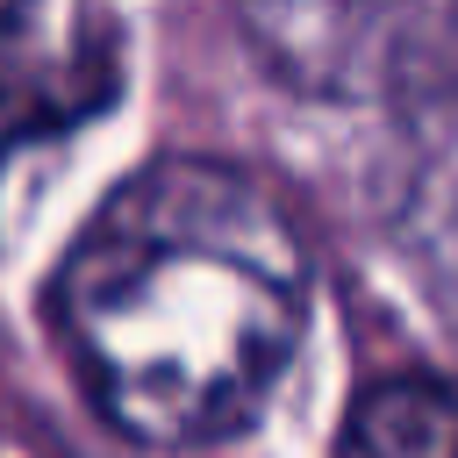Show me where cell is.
<instances>
[{
  "mask_svg": "<svg viewBox=\"0 0 458 458\" xmlns=\"http://www.w3.org/2000/svg\"><path fill=\"white\" fill-rule=\"evenodd\" d=\"M57 336L93 408L157 451L236 437L308 322V243L236 165L157 157L122 179L57 272Z\"/></svg>",
  "mask_w": 458,
  "mask_h": 458,
  "instance_id": "obj_1",
  "label": "cell"
},
{
  "mask_svg": "<svg viewBox=\"0 0 458 458\" xmlns=\"http://www.w3.org/2000/svg\"><path fill=\"white\" fill-rule=\"evenodd\" d=\"M122 86V36L86 0H0V157L93 122Z\"/></svg>",
  "mask_w": 458,
  "mask_h": 458,
  "instance_id": "obj_2",
  "label": "cell"
},
{
  "mask_svg": "<svg viewBox=\"0 0 458 458\" xmlns=\"http://www.w3.org/2000/svg\"><path fill=\"white\" fill-rule=\"evenodd\" d=\"M236 7L250 36L272 50V64L322 93L394 72L415 29V0H236Z\"/></svg>",
  "mask_w": 458,
  "mask_h": 458,
  "instance_id": "obj_3",
  "label": "cell"
},
{
  "mask_svg": "<svg viewBox=\"0 0 458 458\" xmlns=\"http://www.w3.org/2000/svg\"><path fill=\"white\" fill-rule=\"evenodd\" d=\"M336 458H458V372H401L365 386Z\"/></svg>",
  "mask_w": 458,
  "mask_h": 458,
  "instance_id": "obj_4",
  "label": "cell"
}]
</instances>
